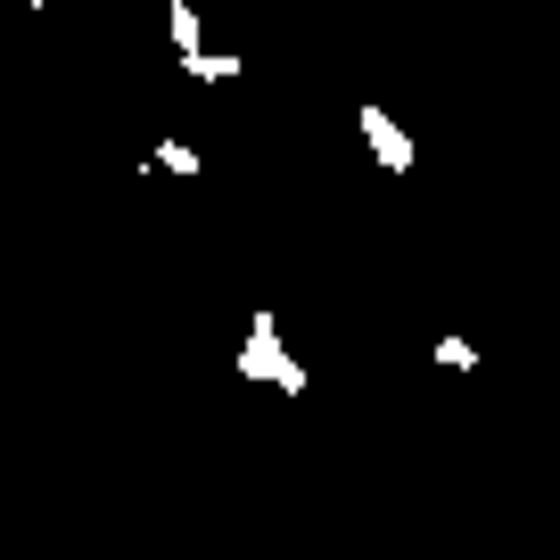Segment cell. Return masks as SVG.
Wrapping results in <instances>:
<instances>
[{
    "label": "cell",
    "mask_w": 560,
    "mask_h": 560,
    "mask_svg": "<svg viewBox=\"0 0 560 560\" xmlns=\"http://www.w3.org/2000/svg\"><path fill=\"white\" fill-rule=\"evenodd\" d=\"M231 371H240L247 387H280V396H305V387H314V380H305V363L289 354V330H280L272 305L247 314V347H240V363H231Z\"/></svg>",
    "instance_id": "6da1fadb"
},
{
    "label": "cell",
    "mask_w": 560,
    "mask_h": 560,
    "mask_svg": "<svg viewBox=\"0 0 560 560\" xmlns=\"http://www.w3.org/2000/svg\"><path fill=\"white\" fill-rule=\"evenodd\" d=\"M354 132H363L371 140V158H380V174H412V165H420V149H412V132H404V124L396 116H387V107L380 100H363V107H354Z\"/></svg>",
    "instance_id": "7a4b0ae2"
},
{
    "label": "cell",
    "mask_w": 560,
    "mask_h": 560,
    "mask_svg": "<svg viewBox=\"0 0 560 560\" xmlns=\"http://www.w3.org/2000/svg\"><path fill=\"white\" fill-rule=\"evenodd\" d=\"M165 34H174L182 67H190V58H207V25H198V9H190V0H174V9H165Z\"/></svg>",
    "instance_id": "3957f363"
},
{
    "label": "cell",
    "mask_w": 560,
    "mask_h": 560,
    "mask_svg": "<svg viewBox=\"0 0 560 560\" xmlns=\"http://www.w3.org/2000/svg\"><path fill=\"white\" fill-rule=\"evenodd\" d=\"M149 165H158V174H174V182H198V174H207V158H198L190 140H158V158H149Z\"/></svg>",
    "instance_id": "277c9868"
},
{
    "label": "cell",
    "mask_w": 560,
    "mask_h": 560,
    "mask_svg": "<svg viewBox=\"0 0 560 560\" xmlns=\"http://www.w3.org/2000/svg\"><path fill=\"white\" fill-rule=\"evenodd\" d=\"M182 74H190V83H231V74H240V58H231V50H207V58H190Z\"/></svg>",
    "instance_id": "5b68a950"
},
{
    "label": "cell",
    "mask_w": 560,
    "mask_h": 560,
    "mask_svg": "<svg viewBox=\"0 0 560 560\" xmlns=\"http://www.w3.org/2000/svg\"><path fill=\"white\" fill-rule=\"evenodd\" d=\"M429 354H438V371H478V347H470V338H438Z\"/></svg>",
    "instance_id": "8992f818"
}]
</instances>
